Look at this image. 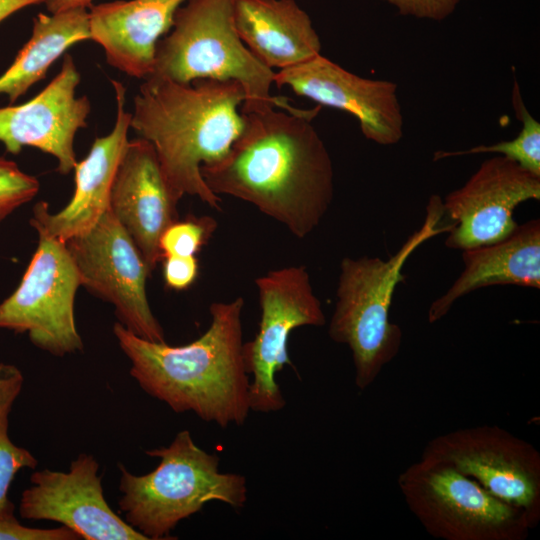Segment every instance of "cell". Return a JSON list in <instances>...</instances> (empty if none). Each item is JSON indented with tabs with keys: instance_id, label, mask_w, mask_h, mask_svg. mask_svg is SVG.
Segmentation results:
<instances>
[{
	"instance_id": "ac0fdd59",
	"label": "cell",
	"mask_w": 540,
	"mask_h": 540,
	"mask_svg": "<svg viewBox=\"0 0 540 540\" xmlns=\"http://www.w3.org/2000/svg\"><path fill=\"white\" fill-rule=\"evenodd\" d=\"M185 1L131 0L89 6L90 39L102 46L111 66L145 80L153 73L160 38L172 28L175 13Z\"/></svg>"
},
{
	"instance_id": "484cf974",
	"label": "cell",
	"mask_w": 540,
	"mask_h": 540,
	"mask_svg": "<svg viewBox=\"0 0 540 540\" xmlns=\"http://www.w3.org/2000/svg\"><path fill=\"white\" fill-rule=\"evenodd\" d=\"M399 14L420 19L442 21L450 16L461 0H382Z\"/></svg>"
},
{
	"instance_id": "2e32d148",
	"label": "cell",
	"mask_w": 540,
	"mask_h": 540,
	"mask_svg": "<svg viewBox=\"0 0 540 540\" xmlns=\"http://www.w3.org/2000/svg\"><path fill=\"white\" fill-rule=\"evenodd\" d=\"M177 204L152 144L141 137L128 141L114 176L109 210L131 236L150 272L163 259L160 237L178 220Z\"/></svg>"
},
{
	"instance_id": "4fadbf2b",
	"label": "cell",
	"mask_w": 540,
	"mask_h": 540,
	"mask_svg": "<svg viewBox=\"0 0 540 540\" xmlns=\"http://www.w3.org/2000/svg\"><path fill=\"white\" fill-rule=\"evenodd\" d=\"M98 471L94 456L82 453L68 471L33 472L20 498L21 518L58 522L85 540H148L109 506Z\"/></svg>"
},
{
	"instance_id": "d4e9b609",
	"label": "cell",
	"mask_w": 540,
	"mask_h": 540,
	"mask_svg": "<svg viewBox=\"0 0 540 540\" xmlns=\"http://www.w3.org/2000/svg\"><path fill=\"white\" fill-rule=\"evenodd\" d=\"M40 188L36 177L0 156V223L22 205L31 201Z\"/></svg>"
},
{
	"instance_id": "52a82bcc",
	"label": "cell",
	"mask_w": 540,
	"mask_h": 540,
	"mask_svg": "<svg viewBox=\"0 0 540 540\" xmlns=\"http://www.w3.org/2000/svg\"><path fill=\"white\" fill-rule=\"evenodd\" d=\"M399 490L424 529L443 540H524L526 514L452 466L420 457L399 474Z\"/></svg>"
},
{
	"instance_id": "e0dca14e",
	"label": "cell",
	"mask_w": 540,
	"mask_h": 540,
	"mask_svg": "<svg viewBox=\"0 0 540 540\" xmlns=\"http://www.w3.org/2000/svg\"><path fill=\"white\" fill-rule=\"evenodd\" d=\"M117 114L112 131L94 140L88 155L74 166L75 189L70 202L50 213L47 202L33 208L31 226L60 241L86 234L109 209L110 192L119 162L128 144L131 113L125 110L126 90L112 80Z\"/></svg>"
},
{
	"instance_id": "5b68a950",
	"label": "cell",
	"mask_w": 540,
	"mask_h": 540,
	"mask_svg": "<svg viewBox=\"0 0 540 540\" xmlns=\"http://www.w3.org/2000/svg\"><path fill=\"white\" fill-rule=\"evenodd\" d=\"M160 459L144 475H134L120 465L119 508L125 521L148 540L172 539L177 524L199 512L209 501L238 509L247 501L246 478L219 471V457L201 449L191 433H177L167 447L146 450Z\"/></svg>"
},
{
	"instance_id": "8992f818",
	"label": "cell",
	"mask_w": 540,
	"mask_h": 540,
	"mask_svg": "<svg viewBox=\"0 0 540 540\" xmlns=\"http://www.w3.org/2000/svg\"><path fill=\"white\" fill-rule=\"evenodd\" d=\"M174 16L172 31L160 39L151 76L178 83L198 79L233 80L243 87L241 113L264 106L294 111L286 98L271 95L275 73L239 37L235 0H186Z\"/></svg>"
},
{
	"instance_id": "3957f363",
	"label": "cell",
	"mask_w": 540,
	"mask_h": 540,
	"mask_svg": "<svg viewBox=\"0 0 540 540\" xmlns=\"http://www.w3.org/2000/svg\"><path fill=\"white\" fill-rule=\"evenodd\" d=\"M246 100L233 80L198 79L178 83L148 77L134 98L130 127L149 141L173 199L198 197L220 211V196L205 183L200 168L222 159L241 133L240 106Z\"/></svg>"
},
{
	"instance_id": "44dd1931",
	"label": "cell",
	"mask_w": 540,
	"mask_h": 540,
	"mask_svg": "<svg viewBox=\"0 0 540 540\" xmlns=\"http://www.w3.org/2000/svg\"><path fill=\"white\" fill-rule=\"evenodd\" d=\"M90 39L89 14L84 7L38 14L30 39L0 76V94L10 104L43 79L50 66L72 45Z\"/></svg>"
},
{
	"instance_id": "cb8c5ba5",
	"label": "cell",
	"mask_w": 540,
	"mask_h": 540,
	"mask_svg": "<svg viewBox=\"0 0 540 540\" xmlns=\"http://www.w3.org/2000/svg\"><path fill=\"white\" fill-rule=\"evenodd\" d=\"M217 228L213 217H188L175 221L162 233L159 241L162 257L195 256L206 245Z\"/></svg>"
},
{
	"instance_id": "83f0119b",
	"label": "cell",
	"mask_w": 540,
	"mask_h": 540,
	"mask_svg": "<svg viewBox=\"0 0 540 540\" xmlns=\"http://www.w3.org/2000/svg\"><path fill=\"white\" fill-rule=\"evenodd\" d=\"M163 277L166 286L173 290L189 288L196 280L199 272L198 260L195 256H165L163 259Z\"/></svg>"
},
{
	"instance_id": "30bf717a",
	"label": "cell",
	"mask_w": 540,
	"mask_h": 540,
	"mask_svg": "<svg viewBox=\"0 0 540 540\" xmlns=\"http://www.w3.org/2000/svg\"><path fill=\"white\" fill-rule=\"evenodd\" d=\"M423 458L446 463L506 503L521 509L531 528L540 520V453L497 425L446 432L431 439Z\"/></svg>"
},
{
	"instance_id": "9a60e30c",
	"label": "cell",
	"mask_w": 540,
	"mask_h": 540,
	"mask_svg": "<svg viewBox=\"0 0 540 540\" xmlns=\"http://www.w3.org/2000/svg\"><path fill=\"white\" fill-rule=\"evenodd\" d=\"M79 82L80 73L66 54L59 73L38 95L0 108V142L6 151L18 154L24 146L37 148L57 159L59 173H70L77 163L74 138L87 126L91 110L86 96L76 97Z\"/></svg>"
},
{
	"instance_id": "9c48e42d",
	"label": "cell",
	"mask_w": 540,
	"mask_h": 540,
	"mask_svg": "<svg viewBox=\"0 0 540 540\" xmlns=\"http://www.w3.org/2000/svg\"><path fill=\"white\" fill-rule=\"evenodd\" d=\"M38 238L20 284L0 303V329L26 333L34 346L56 357L81 352L74 314L78 270L65 242L44 233Z\"/></svg>"
},
{
	"instance_id": "ba28073f",
	"label": "cell",
	"mask_w": 540,
	"mask_h": 540,
	"mask_svg": "<svg viewBox=\"0 0 540 540\" xmlns=\"http://www.w3.org/2000/svg\"><path fill=\"white\" fill-rule=\"evenodd\" d=\"M255 284L261 312L259 329L253 340L243 343V359L246 372L253 377L250 410L269 413L286 405L275 375L285 365H292L288 354L291 332L303 326H324L326 317L303 265L270 270L257 277Z\"/></svg>"
},
{
	"instance_id": "277c9868",
	"label": "cell",
	"mask_w": 540,
	"mask_h": 540,
	"mask_svg": "<svg viewBox=\"0 0 540 540\" xmlns=\"http://www.w3.org/2000/svg\"><path fill=\"white\" fill-rule=\"evenodd\" d=\"M444 218L443 200L434 194L426 206L425 219L387 260L379 257H345L340 262L336 304L328 335L347 345L355 369V385L363 391L399 353L402 329L389 320L392 298L404 279L402 269L411 254L424 242L451 229Z\"/></svg>"
},
{
	"instance_id": "f1b7e54d",
	"label": "cell",
	"mask_w": 540,
	"mask_h": 540,
	"mask_svg": "<svg viewBox=\"0 0 540 540\" xmlns=\"http://www.w3.org/2000/svg\"><path fill=\"white\" fill-rule=\"evenodd\" d=\"M46 0H0V22L20 9Z\"/></svg>"
},
{
	"instance_id": "d6986e66",
	"label": "cell",
	"mask_w": 540,
	"mask_h": 540,
	"mask_svg": "<svg viewBox=\"0 0 540 540\" xmlns=\"http://www.w3.org/2000/svg\"><path fill=\"white\" fill-rule=\"evenodd\" d=\"M463 270L450 288L435 299L428 322L442 319L461 297L493 285L540 288V221L533 219L506 238L488 245L462 250Z\"/></svg>"
},
{
	"instance_id": "6da1fadb",
	"label": "cell",
	"mask_w": 540,
	"mask_h": 540,
	"mask_svg": "<svg viewBox=\"0 0 540 540\" xmlns=\"http://www.w3.org/2000/svg\"><path fill=\"white\" fill-rule=\"evenodd\" d=\"M278 109L268 105L241 113L243 128L229 152L200 171L216 195L252 204L303 239L331 206L333 164L312 125L320 107Z\"/></svg>"
},
{
	"instance_id": "ffe728a7",
	"label": "cell",
	"mask_w": 540,
	"mask_h": 540,
	"mask_svg": "<svg viewBox=\"0 0 540 540\" xmlns=\"http://www.w3.org/2000/svg\"><path fill=\"white\" fill-rule=\"evenodd\" d=\"M234 23L246 47L272 70L321 54L312 21L295 0H235Z\"/></svg>"
},
{
	"instance_id": "7c38bea8",
	"label": "cell",
	"mask_w": 540,
	"mask_h": 540,
	"mask_svg": "<svg viewBox=\"0 0 540 540\" xmlns=\"http://www.w3.org/2000/svg\"><path fill=\"white\" fill-rule=\"evenodd\" d=\"M540 199V176L513 160L496 155L482 162L466 183L443 200L451 229L445 245L466 250L498 242L519 225L514 210Z\"/></svg>"
},
{
	"instance_id": "603a6c76",
	"label": "cell",
	"mask_w": 540,
	"mask_h": 540,
	"mask_svg": "<svg viewBox=\"0 0 540 540\" xmlns=\"http://www.w3.org/2000/svg\"><path fill=\"white\" fill-rule=\"evenodd\" d=\"M512 104L517 118L522 123L518 135L508 141H500L492 145H478L466 150L437 151L433 160L449 157L493 153L509 158L530 173L540 176V123L527 110L519 85L514 79Z\"/></svg>"
},
{
	"instance_id": "f546056e",
	"label": "cell",
	"mask_w": 540,
	"mask_h": 540,
	"mask_svg": "<svg viewBox=\"0 0 540 540\" xmlns=\"http://www.w3.org/2000/svg\"><path fill=\"white\" fill-rule=\"evenodd\" d=\"M93 0H46L47 9L51 13L60 12L67 9L91 6Z\"/></svg>"
},
{
	"instance_id": "4316f807",
	"label": "cell",
	"mask_w": 540,
	"mask_h": 540,
	"mask_svg": "<svg viewBox=\"0 0 540 540\" xmlns=\"http://www.w3.org/2000/svg\"><path fill=\"white\" fill-rule=\"evenodd\" d=\"M80 537L65 526L52 529L31 528L17 519H0V540H79Z\"/></svg>"
},
{
	"instance_id": "7402d4cb",
	"label": "cell",
	"mask_w": 540,
	"mask_h": 540,
	"mask_svg": "<svg viewBox=\"0 0 540 540\" xmlns=\"http://www.w3.org/2000/svg\"><path fill=\"white\" fill-rule=\"evenodd\" d=\"M19 368L0 362V519L13 520L14 504L8 491L19 470L36 468L38 461L27 449L15 445L8 435L9 414L23 387Z\"/></svg>"
},
{
	"instance_id": "7a4b0ae2",
	"label": "cell",
	"mask_w": 540,
	"mask_h": 540,
	"mask_svg": "<svg viewBox=\"0 0 540 540\" xmlns=\"http://www.w3.org/2000/svg\"><path fill=\"white\" fill-rule=\"evenodd\" d=\"M243 307L242 297L213 302L208 329L181 346L140 338L118 321L113 332L131 363V377L148 395L177 413L192 411L221 428L242 425L250 411Z\"/></svg>"
},
{
	"instance_id": "5bb4252c",
	"label": "cell",
	"mask_w": 540,
	"mask_h": 540,
	"mask_svg": "<svg viewBox=\"0 0 540 540\" xmlns=\"http://www.w3.org/2000/svg\"><path fill=\"white\" fill-rule=\"evenodd\" d=\"M274 84L320 106L353 115L367 140L383 146L403 137V115L397 84L369 79L347 71L321 54L275 73Z\"/></svg>"
},
{
	"instance_id": "8fae6325",
	"label": "cell",
	"mask_w": 540,
	"mask_h": 540,
	"mask_svg": "<svg viewBox=\"0 0 540 540\" xmlns=\"http://www.w3.org/2000/svg\"><path fill=\"white\" fill-rule=\"evenodd\" d=\"M66 247L81 286L112 304L118 322L140 338L165 342L162 326L150 307L146 280L151 274L131 236L108 209L86 234Z\"/></svg>"
}]
</instances>
